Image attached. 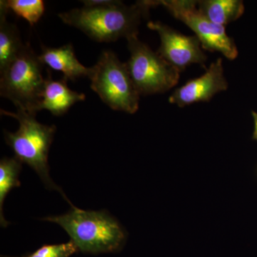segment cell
Instances as JSON below:
<instances>
[{
  "instance_id": "cell-10",
  "label": "cell",
  "mask_w": 257,
  "mask_h": 257,
  "mask_svg": "<svg viewBox=\"0 0 257 257\" xmlns=\"http://www.w3.org/2000/svg\"><path fill=\"white\" fill-rule=\"evenodd\" d=\"M67 81L64 77L60 80H53L48 72L39 110L47 109L55 116H61L76 103L84 101L85 94L71 90Z\"/></svg>"
},
{
  "instance_id": "cell-17",
  "label": "cell",
  "mask_w": 257,
  "mask_h": 257,
  "mask_svg": "<svg viewBox=\"0 0 257 257\" xmlns=\"http://www.w3.org/2000/svg\"><path fill=\"white\" fill-rule=\"evenodd\" d=\"M116 0H84V7H99L106 6L115 3Z\"/></svg>"
},
{
  "instance_id": "cell-7",
  "label": "cell",
  "mask_w": 257,
  "mask_h": 257,
  "mask_svg": "<svg viewBox=\"0 0 257 257\" xmlns=\"http://www.w3.org/2000/svg\"><path fill=\"white\" fill-rule=\"evenodd\" d=\"M152 8L162 6L174 18L185 24L199 39L203 50L220 52L226 58L237 57V47L234 39L226 34L224 26L216 25L199 11L197 1L192 0H161L150 1Z\"/></svg>"
},
{
  "instance_id": "cell-3",
  "label": "cell",
  "mask_w": 257,
  "mask_h": 257,
  "mask_svg": "<svg viewBox=\"0 0 257 257\" xmlns=\"http://www.w3.org/2000/svg\"><path fill=\"white\" fill-rule=\"evenodd\" d=\"M1 114L15 118L20 124L16 133L5 130V141L15 152V157L35 170L47 189L58 191L70 202L50 175L48 157L56 132L55 125L41 124L36 119V114L25 111L15 113L1 109Z\"/></svg>"
},
{
  "instance_id": "cell-1",
  "label": "cell",
  "mask_w": 257,
  "mask_h": 257,
  "mask_svg": "<svg viewBox=\"0 0 257 257\" xmlns=\"http://www.w3.org/2000/svg\"><path fill=\"white\" fill-rule=\"evenodd\" d=\"M151 8L150 1H138L130 6L115 1L106 6L73 9L58 16L64 23L96 42H111L138 35L139 26L149 16Z\"/></svg>"
},
{
  "instance_id": "cell-11",
  "label": "cell",
  "mask_w": 257,
  "mask_h": 257,
  "mask_svg": "<svg viewBox=\"0 0 257 257\" xmlns=\"http://www.w3.org/2000/svg\"><path fill=\"white\" fill-rule=\"evenodd\" d=\"M39 58L43 65L62 72L67 80L74 81L79 77H88L90 70L77 60L72 44L57 48L42 47Z\"/></svg>"
},
{
  "instance_id": "cell-13",
  "label": "cell",
  "mask_w": 257,
  "mask_h": 257,
  "mask_svg": "<svg viewBox=\"0 0 257 257\" xmlns=\"http://www.w3.org/2000/svg\"><path fill=\"white\" fill-rule=\"evenodd\" d=\"M9 11L0 3V72L13 62L24 47L16 25L7 20Z\"/></svg>"
},
{
  "instance_id": "cell-12",
  "label": "cell",
  "mask_w": 257,
  "mask_h": 257,
  "mask_svg": "<svg viewBox=\"0 0 257 257\" xmlns=\"http://www.w3.org/2000/svg\"><path fill=\"white\" fill-rule=\"evenodd\" d=\"M197 7L212 23L224 27L236 21L244 12L241 0H202L197 1Z\"/></svg>"
},
{
  "instance_id": "cell-16",
  "label": "cell",
  "mask_w": 257,
  "mask_h": 257,
  "mask_svg": "<svg viewBox=\"0 0 257 257\" xmlns=\"http://www.w3.org/2000/svg\"><path fill=\"white\" fill-rule=\"evenodd\" d=\"M78 251L72 241L60 244L45 245L35 252L22 257H69Z\"/></svg>"
},
{
  "instance_id": "cell-15",
  "label": "cell",
  "mask_w": 257,
  "mask_h": 257,
  "mask_svg": "<svg viewBox=\"0 0 257 257\" xmlns=\"http://www.w3.org/2000/svg\"><path fill=\"white\" fill-rule=\"evenodd\" d=\"M8 11L26 20L30 26L36 24L45 13V3L42 0H1Z\"/></svg>"
},
{
  "instance_id": "cell-8",
  "label": "cell",
  "mask_w": 257,
  "mask_h": 257,
  "mask_svg": "<svg viewBox=\"0 0 257 257\" xmlns=\"http://www.w3.org/2000/svg\"><path fill=\"white\" fill-rule=\"evenodd\" d=\"M147 27L160 35L157 53L179 72L192 64L205 65L207 57L197 36H187L160 22H150Z\"/></svg>"
},
{
  "instance_id": "cell-4",
  "label": "cell",
  "mask_w": 257,
  "mask_h": 257,
  "mask_svg": "<svg viewBox=\"0 0 257 257\" xmlns=\"http://www.w3.org/2000/svg\"><path fill=\"white\" fill-rule=\"evenodd\" d=\"M43 66L30 45H24L13 62L0 72V95L13 101L17 110L37 114L45 84Z\"/></svg>"
},
{
  "instance_id": "cell-18",
  "label": "cell",
  "mask_w": 257,
  "mask_h": 257,
  "mask_svg": "<svg viewBox=\"0 0 257 257\" xmlns=\"http://www.w3.org/2000/svg\"><path fill=\"white\" fill-rule=\"evenodd\" d=\"M251 114H252L253 121H254V130H253L252 138L257 141V113L252 111Z\"/></svg>"
},
{
  "instance_id": "cell-5",
  "label": "cell",
  "mask_w": 257,
  "mask_h": 257,
  "mask_svg": "<svg viewBox=\"0 0 257 257\" xmlns=\"http://www.w3.org/2000/svg\"><path fill=\"white\" fill-rule=\"evenodd\" d=\"M91 88L103 102L116 111L135 114L140 95L132 80L126 63L114 52L104 51L89 70Z\"/></svg>"
},
{
  "instance_id": "cell-9",
  "label": "cell",
  "mask_w": 257,
  "mask_h": 257,
  "mask_svg": "<svg viewBox=\"0 0 257 257\" xmlns=\"http://www.w3.org/2000/svg\"><path fill=\"white\" fill-rule=\"evenodd\" d=\"M227 89L222 59L218 58L201 77L191 79L176 89L169 98V101L179 107H184L194 103L210 101L217 93Z\"/></svg>"
},
{
  "instance_id": "cell-6",
  "label": "cell",
  "mask_w": 257,
  "mask_h": 257,
  "mask_svg": "<svg viewBox=\"0 0 257 257\" xmlns=\"http://www.w3.org/2000/svg\"><path fill=\"white\" fill-rule=\"evenodd\" d=\"M130 57L126 63L128 73L140 95L160 94L177 85L180 72L157 52L139 40L127 39Z\"/></svg>"
},
{
  "instance_id": "cell-2",
  "label": "cell",
  "mask_w": 257,
  "mask_h": 257,
  "mask_svg": "<svg viewBox=\"0 0 257 257\" xmlns=\"http://www.w3.org/2000/svg\"><path fill=\"white\" fill-rule=\"evenodd\" d=\"M63 215L49 216L44 220L60 225L82 252H117L123 248L126 232L119 221L105 211H85L70 204Z\"/></svg>"
},
{
  "instance_id": "cell-14",
  "label": "cell",
  "mask_w": 257,
  "mask_h": 257,
  "mask_svg": "<svg viewBox=\"0 0 257 257\" xmlns=\"http://www.w3.org/2000/svg\"><path fill=\"white\" fill-rule=\"evenodd\" d=\"M23 162L17 157L2 159L0 161V221L3 227H6L10 223L4 217L3 204L8 194L12 189L21 185L20 177Z\"/></svg>"
}]
</instances>
